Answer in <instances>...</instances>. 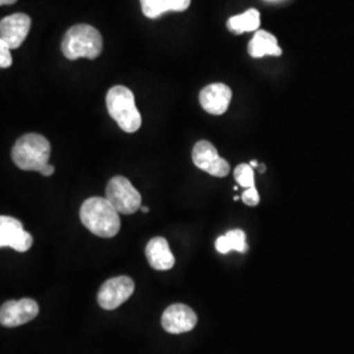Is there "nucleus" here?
I'll use <instances>...</instances> for the list:
<instances>
[{
  "label": "nucleus",
  "instance_id": "1",
  "mask_svg": "<svg viewBox=\"0 0 354 354\" xmlns=\"http://www.w3.org/2000/svg\"><path fill=\"white\" fill-rule=\"evenodd\" d=\"M80 221L93 235L113 238L121 228L120 213L105 197H91L80 207Z\"/></svg>",
  "mask_w": 354,
  "mask_h": 354
},
{
  "label": "nucleus",
  "instance_id": "2",
  "mask_svg": "<svg viewBox=\"0 0 354 354\" xmlns=\"http://www.w3.org/2000/svg\"><path fill=\"white\" fill-rule=\"evenodd\" d=\"M61 50L70 61L79 58L96 59L102 51L100 32L88 24H76L64 33Z\"/></svg>",
  "mask_w": 354,
  "mask_h": 354
},
{
  "label": "nucleus",
  "instance_id": "3",
  "mask_svg": "<svg viewBox=\"0 0 354 354\" xmlns=\"http://www.w3.org/2000/svg\"><path fill=\"white\" fill-rule=\"evenodd\" d=\"M50 142L44 136L28 133L16 140L12 149V160L23 171L39 172L49 165Z\"/></svg>",
  "mask_w": 354,
  "mask_h": 354
},
{
  "label": "nucleus",
  "instance_id": "4",
  "mask_svg": "<svg viewBox=\"0 0 354 354\" xmlns=\"http://www.w3.org/2000/svg\"><path fill=\"white\" fill-rule=\"evenodd\" d=\"M108 113L125 133H136L142 125V115L131 89L115 86L106 93Z\"/></svg>",
  "mask_w": 354,
  "mask_h": 354
},
{
  "label": "nucleus",
  "instance_id": "5",
  "mask_svg": "<svg viewBox=\"0 0 354 354\" xmlns=\"http://www.w3.org/2000/svg\"><path fill=\"white\" fill-rule=\"evenodd\" d=\"M105 198L113 205L120 214H134L142 207L140 192L124 176L111 178L105 192Z\"/></svg>",
  "mask_w": 354,
  "mask_h": 354
},
{
  "label": "nucleus",
  "instance_id": "6",
  "mask_svg": "<svg viewBox=\"0 0 354 354\" xmlns=\"http://www.w3.org/2000/svg\"><path fill=\"white\" fill-rule=\"evenodd\" d=\"M193 163L203 172L215 177H226L230 174L227 160L221 158L209 140H200L192 151Z\"/></svg>",
  "mask_w": 354,
  "mask_h": 354
},
{
  "label": "nucleus",
  "instance_id": "7",
  "mask_svg": "<svg viewBox=\"0 0 354 354\" xmlns=\"http://www.w3.org/2000/svg\"><path fill=\"white\" fill-rule=\"evenodd\" d=\"M133 292H134L133 279L127 276L114 277L102 283L97 294V302L104 310H115L121 304H125L133 295Z\"/></svg>",
  "mask_w": 354,
  "mask_h": 354
},
{
  "label": "nucleus",
  "instance_id": "8",
  "mask_svg": "<svg viewBox=\"0 0 354 354\" xmlns=\"http://www.w3.org/2000/svg\"><path fill=\"white\" fill-rule=\"evenodd\" d=\"M33 244V238L26 232L23 223L7 215L0 216V247H10L16 252H26Z\"/></svg>",
  "mask_w": 354,
  "mask_h": 354
},
{
  "label": "nucleus",
  "instance_id": "9",
  "mask_svg": "<svg viewBox=\"0 0 354 354\" xmlns=\"http://www.w3.org/2000/svg\"><path fill=\"white\" fill-rule=\"evenodd\" d=\"M39 307L37 302L30 298H23L19 301H8L1 304L0 323L3 327H19L29 323L37 317Z\"/></svg>",
  "mask_w": 354,
  "mask_h": 354
},
{
  "label": "nucleus",
  "instance_id": "10",
  "mask_svg": "<svg viewBox=\"0 0 354 354\" xmlns=\"http://www.w3.org/2000/svg\"><path fill=\"white\" fill-rule=\"evenodd\" d=\"M32 20L26 13H13L0 21V41L11 50L19 49L28 37Z\"/></svg>",
  "mask_w": 354,
  "mask_h": 354
},
{
  "label": "nucleus",
  "instance_id": "11",
  "mask_svg": "<svg viewBox=\"0 0 354 354\" xmlns=\"http://www.w3.org/2000/svg\"><path fill=\"white\" fill-rule=\"evenodd\" d=\"M196 324L197 315L187 304H172L165 310L162 317V327L172 335L189 332L196 327Z\"/></svg>",
  "mask_w": 354,
  "mask_h": 354
},
{
  "label": "nucleus",
  "instance_id": "12",
  "mask_svg": "<svg viewBox=\"0 0 354 354\" xmlns=\"http://www.w3.org/2000/svg\"><path fill=\"white\" fill-rule=\"evenodd\" d=\"M232 99L231 88L223 83H214L200 92V104L203 111L213 115L226 113Z\"/></svg>",
  "mask_w": 354,
  "mask_h": 354
},
{
  "label": "nucleus",
  "instance_id": "13",
  "mask_svg": "<svg viewBox=\"0 0 354 354\" xmlns=\"http://www.w3.org/2000/svg\"><path fill=\"white\" fill-rule=\"evenodd\" d=\"M146 257L155 270H169L175 266V256L171 252L169 244L165 238L156 236L146 245Z\"/></svg>",
  "mask_w": 354,
  "mask_h": 354
},
{
  "label": "nucleus",
  "instance_id": "14",
  "mask_svg": "<svg viewBox=\"0 0 354 354\" xmlns=\"http://www.w3.org/2000/svg\"><path fill=\"white\" fill-rule=\"evenodd\" d=\"M248 53L252 58H263L266 55L279 57L282 50L279 48L277 38L266 30H256L251 42L248 44Z\"/></svg>",
  "mask_w": 354,
  "mask_h": 354
},
{
  "label": "nucleus",
  "instance_id": "15",
  "mask_svg": "<svg viewBox=\"0 0 354 354\" xmlns=\"http://www.w3.org/2000/svg\"><path fill=\"white\" fill-rule=\"evenodd\" d=\"M215 250L222 254H227L231 251L245 253L248 251V245L245 241V232L243 230H231L227 234L219 236L215 241Z\"/></svg>",
  "mask_w": 354,
  "mask_h": 354
},
{
  "label": "nucleus",
  "instance_id": "16",
  "mask_svg": "<svg viewBox=\"0 0 354 354\" xmlns=\"http://www.w3.org/2000/svg\"><path fill=\"white\" fill-rule=\"evenodd\" d=\"M260 26V12L254 8H250L241 15H235L230 17L227 28L234 35H241L245 32L259 30Z\"/></svg>",
  "mask_w": 354,
  "mask_h": 354
},
{
  "label": "nucleus",
  "instance_id": "17",
  "mask_svg": "<svg viewBox=\"0 0 354 354\" xmlns=\"http://www.w3.org/2000/svg\"><path fill=\"white\" fill-rule=\"evenodd\" d=\"M234 177L238 184L243 188H252L254 187V172L251 165H239L234 171Z\"/></svg>",
  "mask_w": 354,
  "mask_h": 354
},
{
  "label": "nucleus",
  "instance_id": "18",
  "mask_svg": "<svg viewBox=\"0 0 354 354\" xmlns=\"http://www.w3.org/2000/svg\"><path fill=\"white\" fill-rule=\"evenodd\" d=\"M142 12L149 19H158L165 15V1L163 0H140Z\"/></svg>",
  "mask_w": 354,
  "mask_h": 354
},
{
  "label": "nucleus",
  "instance_id": "19",
  "mask_svg": "<svg viewBox=\"0 0 354 354\" xmlns=\"http://www.w3.org/2000/svg\"><path fill=\"white\" fill-rule=\"evenodd\" d=\"M165 1V12H183L189 8L190 0H163Z\"/></svg>",
  "mask_w": 354,
  "mask_h": 354
},
{
  "label": "nucleus",
  "instance_id": "20",
  "mask_svg": "<svg viewBox=\"0 0 354 354\" xmlns=\"http://www.w3.org/2000/svg\"><path fill=\"white\" fill-rule=\"evenodd\" d=\"M241 200L247 206H257L260 203V194L254 187L247 188L241 194Z\"/></svg>",
  "mask_w": 354,
  "mask_h": 354
},
{
  "label": "nucleus",
  "instance_id": "21",
  "mask_svg": "<svg viewBox=\"0 0 354 354\" xmlns=\"http://www.w3.org/2000/svg\"><path fill=\"white\" fill-rule=\"evenodd\" d=\"M12 64V55H11V49L0 41V67L1 68H8Z\"/></svg>",
  "mask_w": 354,
  "mask_h": 354
},
{
  "label": "nucleus",
  "instance_id": "22",
  "mask_svg": "<svg viewBox=\"0 0 354 354\" xmlns=\"http://www.w3.org/2000/svg\"><path fill=\"white\" fill-rule=\"evenodd\" d=\"M39 174H41L42 176H51V175L54 174V167L51 165H46L39 171Z\"/></svg>",
  "mask_w": 354,
  "mask_h": 354
},
{
  "label": "nucleus",
  "instance_id": "23",
  "mask_svg": "<svg viewBox=\"0 0 354 354\" xmlns=\"http://www.w3.org/2000/svg\"><path fill=\"white\" fill-rule=\"evenodd\" d=\"M17 0H0L1 6H10V4H15Z\"/></svg>",
  "mask_w": 354,
  "mask_h": 354
},
{
  "label": "nucleus",
  "instance_id": "24",
  "mask_svg": "<svg viewBox=\"0 0 354 354\" xmlns=\"http://www.w3.org/2000/svg\"><path fill=\"white\" fill-rule=\"evenodd\" d=\"M140 210H142V212H143V213H145V214H147V213H149V212H150V209H149V207H147V206H142V207H140Z\"/></svg>",
  "mask_w": 354,
  "mask_h": 354
},
{
  "label": "nucleus",
  "instance_id": "25",
  "mask_svg": "<svg viewBox=\"0 0 354 354\" xmlns=\"http://www.w3.org/2000/svg\"><path fill=\"white\" fill-rule=\"evenodd\" d=\"M250 165H251V167H253V168H257V167L260 165L259 163H257V162H256V160H252Z\"/></svg>",
  "mask_w": 354,
  "mask_h": 354
},
{
  "label": "nucleus",
  "instance_id": "26",
  "mask_svg": "<svg viewBox=\"0 0 354 354\" xmlns=\"http://www.w3.org/2000/svg\"><path fill=\"white\" fill-rule=\"evenodd\" d=\"M257 168H259V171H260V172H261V174H263V172H264V171H266V167H264V165H259V167H257Z\"/></svg>",
  "mask_w": 354,
  "mask_h": 354
},
{
  "label": "nucleus",
  "instance_id": "27",
  "mask_svg": "<svg viewBox=\"0 0 354 354\" xmlns=\"http://www.w3.org/2000/svg\"><path fill=\"white\" fill-rule=\"evenodd\" d=\"M266 1H282V0H266Z\"/></svg>",
  "mask_w": 354,
  "mask_h": 354
}]
</instances>
